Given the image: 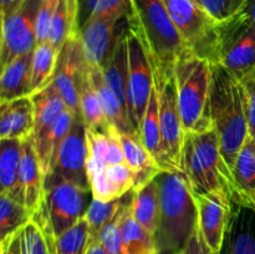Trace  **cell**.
Masks as SVG:
<instances>
[{"label": "cell", "instance_id": "29", "mask_svg": "<svg viewBox=\"0 0 255 254\" xmlns=\"http://www.w3.org/2000/svg\"><path fill=\"white\" fill-rule=\"evenodd\" d=\"M232 172L237 194L255 207V139L252 137L239 151Z\"/></svg>", "mask_w": 255, "mask_h": 254}, {"label": "cell", "instance_id": "18", "mask_svg": "<svg viewBox=\"0 0 255 254\" xmlns=\"http://www.w3.org/2000/svg\"><path fill=\"white\" fill-rule=\"evenodd\" d=\"M35 116L31 96L0 104V139L27 141L34 136Z\"/></svg>", "mask_w": 255, "mask_h": 254}, {"label": "cell", "instance_id": "19", "mask_svg": "<svg viewBox=\"0 0 255 254\" xmlns=\"http://www.w3.org/2000/svg\"><path fill=\"white\" fill-rule=\"evenodd\" d=\"M19 183L24 206L31 213V216H34L44 198L45 173L42 171L41 163H40L31 139L24 141V146H22Z\"/></svg>", "mask_w": 255, "mask_h": 254}, {"label": "cell", "instance_id": "20", "mask_svg": "<svg viewBox=\"0 0 255 254\" xmlns=\"http://www.w3.org/2000/svg\"><path fill=\"white\" fill-rule=\"evenodd\" d=\"M119 138L124 149L126 163L136 173L134 191L143 188L164 171L151 152L146 148L138 134L119 132Z\"/></svg>", "mask_w": 255, "mask_h": 254}, {"label": "cell", "instance_id": "2", "mask_svg": "<svg viewBox=\"0 0 255 254\" xmlns=\"http://www.w3.org/2000/svg\"><path fill=\"white\" fill-rule=\"evenodd\" d=\"M156 181L159 191L156 248L181 254L198 228V207L194 192L182 172L162 171Z\"/></svg>", "mask_w": 255, "mask_h": 254}, {"label": "cell", "instance_id": "5", "mask_svg": "<svg viewBox=\"0 0 255 254\" xmlns=\"http://www.w3.org/2000/svg\"><path fill=\"white\" fill-rule=\"evenodd\" d=\"M173 72L179 114L186 133H198L213 128L209 115L211 62L188 52L176 62Z\"/></svg>", "mask_w": 255, "mask_h": 254}, {"label": "cell", "instance_id": "8", "mask_svg": "<svg viewBox=\"0 0 255 254\" xmlns=\"http://www.w3.org/2000/svg\"><path fill=\"white\" fill-rule=\"evenodd\" d=\"M217 60L239 81L255 70V26L242 11L218 24Z\"/></svg>", "mask_w": 255, "mask_h": 254}, {"label": "cell", "instance_id": "7", "mask_svg": "<svg viewBox=\"0 0 255 254\" xmlns=\"http://www.w3.org/2000/svg\"><path fill=\"white\" fill-rule=\"evenodd\" d=\"M162 1L189 51L211 64H217L218 24L191 0Z\"/></svg>", "mask_w": 255, "mask_h": 254}, {"label": "cell", "instance_id": "38", "mask_svg": "<svg viewBox=\"0 0 255 254\" xmlns=\"http://www.w3.org/2000/svg\"><path fill=\"white\" fill-rule=\"evenodd\" d=\"M90 242V226L84 217L75 226L57 237L54 243V254H86Z\"/></svg>", "mask_w": 255, "mask_h": 254}, {"label": "cell", "instance_id": "46", "mask_svg": "<svg viewBox=\"0 0 255 254\" xmlns=\"http://www.w3.org/2000/svg\"><path fill=\"white\" fill-rule=\"evenodd\" d=\"M26 0H0V16L1 20L14 14Z\"/></svg>", "mask_w": 255, "mask_h": 254}, {"label": "cell", "instance_id": "30", "mask_svg": "<svg viewBox=\"0 0 255 254\" xmlns=\"http://www.w3.org/2000/svg\"><path fill=\"white\" fill-rule=\"evenodd\" d=\"M124 254H153L157 251L154 237L137 222L132 206L122 213L120 219Z\"/></svg>", "mask_w": 255, "mask_h": 254}, {"label": "cell", "instance_id": "32", "mask_svg": "<svg viewBox=\"0 0 255 254\" xmlns=\"http://www.w3.org/2000/svg\"><path fill=\"white\" fill-rule=\"evenodd\" d=\"M132 213L141 226L156 236L159 221V191L156 178L143 188L134 191Z\"/></svg>", "mask_w": 255, "mask_h": 254}, {"label": "cell", "instance_id": "50", "mask_svg": "<svg viewBox=\"0 0 255 254\" xmlns=\"http://www.w3.org/2000/svg\"><path fill=\"white\" fill-rule=\"evenodd\" d=\"M191 1H192V2H194V4L198 5V6L201 7V4H199V0H191Z\"/></svg>", "mask_w": 255, "mask_h": 254}, {"label": "cell", "instance_id": "48", "mask_svg": "<svg viewBox=\"0 0 255 254\" xmlns=\"http://www.w3.org/2000/svg\"><path fill=\"white\" fill-rule=\"evenodd\" d=\"M86 254H110V253L104 248V246L100 243L99 239L95 238V239H91V242H90V246H89V249H87Z\"/></svg>", "mask_w": 255, "mask_h": 254}, {"label": "cell", "instance_id": "22", "mask_svg": "<svg viewBox=\"0 0 255 254\" xmlns=\"http://www.w3.org/2000/svg\"><path fill=\"white\" fill-rule=\"evenodd\" d=\"M34 51L16 57L4 69L0 77V104L31 96V62Z\"/></svg>", "mask_w": 255, "mask_h": 254}, {"label": "cell", "instance_id": "45", "mask_svg": "<svg viewBox=\"0 0 255 254\" xmlns=\"http://www.w3.org/2000/svg\"><path fill=\"white\" fill-rule=\"evenodd\" d=\"M1 254H24L22 247V228L1 241Z\"/></svg>", "mask_w": 255, "mask_h": 254}, {"label": "cell", "instance_id": "27", "mask_svg": "<svg viewBox=\"0 0 255 254\" xmlns=\"http://www.w3.org/2000/svg\"><path fill=\"white\" fill-rule=\"evenodd\" d=\"M79 102L81 117L87 128L100 132L109 131L110 124L107 121L104 109H102L101 101H100L99 95L94 86V82H92L87 61L84 67V71H82L81 79H80Z\"/></svg>", "mask_w": 255, "mask_h": 254}, {"label": "cell", "instance_id": "25", "mask_svg": "<svg viewBox=\"0 0 255 254\" xmlns=\"http://www.w3.org/2000/svg\"><path fill=\"white\" fill-rule=\"evenodd\" d=\"M76 117L77 116L71 110L67 109L52 122V125L46 131L42 132L36 138L31 139L45 176L49 173L52 158H54L61 142L64 141V138L71 129Z\"/></svg>", "mask_w": 255, "mask_h": 254}, {"label": "cell", "instance_id": "1", "mask_svg": "<svg viewBox=\"0 0 255 254\" xmlns=\"http://www.w3.org/2000/svg\"><path fill=\"white\" fill-rule=\"evenodd\" d=\"M209 115L222 153L232 169L249 137L247 99L242 82L219 64H212Z\"/></svg>", "mask_w": 255, "mask_h": 254}, {"label": "cell", "instance_id": "44", "mask_svg": "<svg viewBox=\"0 0 255 254\" xmlns=\"http://www.w3.org/2000/svg\"><path fill=\"white\" fill-rule=\"evenodd\" d=\"M181 254H216V253L209 248V246L207 244V242L204 241L199 228H197L196 232L193 233V236H192V238L189 239V242L187 243V246L184 247L183 251L181 252Z\"/></svg>", "mask_w": 255, "mask_h": 254}, {"label": "cell", "instance_id": "17", "mask_svg": "<svg viewBox=\"0 0 255 254\" xmlns=\"http://www.w3.org/2000/svg\"><path fill=\"white\" fill-rule=\"evenodd\" d=\"M121 21L116 17H92L80 26L85 59L90 65L105 66L119 36L117 25Z\"/></svg>", "mask_w": 255, "mask_h": 254}, {"label": "cell", "instance_id": "12", "mask_svg": "<svg viewBox=\"0 0 255 254\" xmlns=\"http://www.w3.org/2000/svg\"><path fill=\"white\" fill-rule=\"evenodd\" d=\"M198 154L206 174L209 193L221 194L232 199L237 196L233 172L224 159L218 136L214 128L198 133H187Z\"/></svg>", "mask_w": 255, "mask_h": 254}, {"label": "cell", "instance_id": "15", "mask_svg": "<svg viewBox=\"0 0 255 254\" xmlns=\"http://www.w3.org/2000/svg\"><path fill=\"white\" fill-rule=\"evenodd\" d=\"M221 254H255V207L232 197L231 217Z\"/></svg>", "mask_w": 255, "mask_h": 254}, {"label": "cell", "instance_id": "6", "mask_svg": "<svg viewBox=\"0 0 255 254\" xmlns=\"http://www.w3.org/2000/svg\"><path fill=\"white\" fill-rule=\"evenodd\" d=\"M161 117V167L164 171L183 173V152L187 133L182 122L177 100L173 70L161 72L153 69Z\"/></svg>", "mask_w": 255, "mask_h": 254}, {"label": "cell", "instance_id": "37", "mask_svg": "<svg viewBox=\"0 0 255 254\" xmlns=\"http://www.w3.org/2000/svg\"><path fill=\"white\" fill-rule=\"evenodd\" d=\"M80 26L92 17H116L126 20L129 0H79Z\"/></svg>", "mask_w": 255, "mask_h": 254}, {"label": "cell", "instance_id": "10", "mask_svg": "<svg viewBox=\"0 0 255 254\" xmlns=\"http://www.w3.org/2000/svg\"><path fill=\"white\" fill-rule=\"evenodd\" d=\"M41 0H26L14 14L1 20L0 67L32 52L37 45L36 19Z\"/></svg>", "mask_w": 255, "mask_h": 254}, {"label": "cell", "instance_id": "9", "mask_svg": "<svg viewBox=\"0 0 255 254\" xmlns=\"http://www.w3.org/2000/svg\"><path fill=\"white\" fill-rule=\"evenodd\" d=\"M128 95L127 106L132 128L138 134L142 119L154 86V72L143 44L128 29Z\"/></svg>", "mask_w": 255, "mask_h": 254}, {"label": "cell", "instance_id": "40", "mask_svg": "<svg viewBox=\"0 0 255 254\" xmlns=\"http://www.w3.org/2000/svg\"><path fill=\"white\" fill-rule=\"evenodd\" d=\"M24 254H54L44 232L34 221H30L22 228Z\"/></svg>", "mask_w": 255, "mask_h": 254}, {"label": "cell", "instance_id": "39", "mask_svg": "<svg viewBox=\"0 0 255 254\" xmlns=\"http://www.w3.org/2000/svg\"><path fill=\"white\" fill-rule=\"evenodd\" d=\"M246 0H199L201 7L217 22L226 21L236 16L243 7Z\"/></svg>", "mask_w": 255, "mask_h": 254}, {"label": "cell", "instance_id": "36", "mask_svg": "<svg viewBox=\"0 0 255 254\" xmlns=\"http://www.w3.org/2000/svg\"><path fill=\"white\" fill-rule=\"evenodd\" d=\"M32 216L26 207L6 194L0 193V237L1 241L24 228Z\"/></svg>", "mask_w": 255, "mask_h": 254}, {"label": "cell", "instance_id": "24", "mask_svg": "<svg viewBox=\"0 0 255 254\" xmlns=\"http://www.w3.org/2000/svg\"><path fill=\"white\" fill-rule=\"evenodd\" d=\"M22 146L20 139H0V186L2 194L24 204L19 183Z\"/></svg>", "mask_w": 255, "mask_h": 254}, {"label": "cell", "instance_id": "28", "mask_svg": "<svg viewBox=\"0 0 255 254\" xmlns=\"http://www.w3.org/2000/svg\"><path fill=\"white\" fill-rule=\"evenodd\" d=\"M31 100L34 104L35 116V129L31 139H34L46 131L52 122L69 107L54 82H51L45 89L32 94Z\"/></svg>", "mask_w": 255, "mask_h": 254}, {"label": "cell", "instance_id": "4", "mask_svg": "<svg viewBox=\"0 0 255 254\" xmlns=\"http://www.w3.org/2000/svg\"><path fill=\"white\" fill-rule=\"evenodd\" d=\"M92 199L90 188L55 173L45 176L44 198L31 221L44 232L52 252L57 237L86 216Z\"/></svg>", "mask_w": 255, "mask_h": 254}, {"label": "cell", "instance_id": "13", "mask_svg": "<svg viewBox=\"0 0 255 254\" xmlns=\"http://www.w3.org/2000/svg\"><path fill=\"white\" fill-rule=\"evenodd\" d=\"M86 59L82 49L80 32L66 40L60 50L59 61L52 82L64 97L67 107L81 117L79 102V85ZM82 119V117H81Z\"/></svg>", "mask_w": 255, "mask_h": 254}, {"label": "cell", "instance_id": "11", "mask_svg": "<svg viewBox=\"0 0 255 254\" xmlns=\"http://www.w3.org/2000/svg\"><path fill=\"white\" fill-rule=\"evenodd\" d=\"M87 127L81 117H76L71 129L52 158L49 173H55L72 183L90 188L87 178Z\"/></svg>", "mask_w": 255, "mask_h": 254}, {"label": "cell", "instance_id": "43", "mask_svg": "<svg viewBox=\"0 0 255 254\" xmlns=\"http://www.w3.org/2000/svg\"><path fill=\"white\" fill-rule=\"evenodd\" d=\"M247 99V112L249 122V137L255 139V70L241 80Z\"/></svg>", "mask_w": 255, "mask_h": 254}, {"label": "cell", "instance_id": "47", "mask_svg": "<svg viewBox=\"0 0 255 254\" xmlns=\"http://www.w3.org/2000/svg\"><path fill=\"white\" fill-rule=\"evenodd\" d=\"M241 11L253 22L255 26V0H246Z\"/></svg>", "mask_w": 255, "mask_h": 254}, {"label": "cell", "instance_id": "14", "mask_svg": "<svg viewBox=\"0 0 255 254\" xmlns=\"http://www.w3.org/2000/svg\"><path fill=\"white\" fill-rule=\"evenodd\" d=\"M198 228L209 248L221 254L231 217V198L216 193L197 194Z\"/></svg>", "mask_w": 255, "mask_h": 254}, {"label": "cell", "instance_id": "34", "mask_svg": "<svg viewBox=\"0 0 255 254\" xmlns=\"http://www.w3.org/2000/svg\"><path fill=\"white\" fill-rule=\"evenodd\" d=\"M138 136L146 148L152 153V156L161 162V117H159V100L157 85L154 81L153 90L149 96L148 105H147L146 112L142 119L141 126H139ZM161 166V163H159Z\"/></svg>", "mask_w": 255, "mask_h": 254}, {"label": "cell", "instance_id": "21", "mask_svg": "<svg viewBox=\"0 0 255 254\" xmlns=\"http://www.w3.org/2000/svg\"><path fill=\"white\" fill-rule=\"evenodd\" d=\"M102 71L107 85L116 94L122 109L128 115V27L119 34L109 60L102 67Z\"/></svg>", "mask_w": 255, "mask_h": 254}, {"label": "cell", "instance_id": "33", "mask_svg": "<svg viewBox=\"0 0 255 254\" xmlns=\"http://www.w3.org/2000/svg\"><path fill=\"white\" fill-rule=\"evenodd\" d=\"M60 50L50 41L36 45L31 62V91L32 94L45 89L52 82L59 61ZM31 94V95H32Z\"/></svg>", "mask_w": 255, "mask_h": 254}, {"label": "cell", "instance_id": "16", "mask_svg": "<svg viewBox=\"0 0 255 254\" xmlns=\"http://www.w3.org/2000/svg\"><path fill=\"white\" fill-rule=\"evenodd\" d=\"M87 178L92 198L101 202L121 198L136 184V173L126 162L87 168Z\"/></svg>", "mask_w": 255, "mask_h": 254}, {"label": "cell", "instance_id": "35", "mask_svg": "<svg viewBox=\"0 0 255 254\" xmlns=\"http://www.w3.org/2000/svg\"><path fill=\"white\" fill-rule=\"evenodd\" d=\"M134 197V191H129L121 198L115 199L111 202H101L97 199H92L91 204H90L87 213L85 218L87 219L90 226V233H91V239L97 238L100 231L102 227L111 221L112 218L117 216L121 211H124L126 207L132 204Z\"/></svg>", "mask_w": 255, "mask_h": 254}, {"label": "cell", "instance_id": "41", "mask_svg": "<svg viewBox=\"0 0 255 254\" xmlns=\"http://www.w3.org/2000/svg\"><path fill=\"white\" fill-rule=\"evenodd\" d=\"M133 203V202H132ZM129 204L128 207H131ZM128 207L120 212L115 218L111 221L107 222L102 229L100 231L97 239L100 243L104 246V248L109 252L110 254H124V249H122V237H121V229H120V219H121L122 213L126 211Z\"/></svg>", "mask_w": 255, "mask_h": 254}, {"label": "cell", "instance_id": "23", "mask_svg": "<svg viewBox=\"0 0 255 254\" xmlns=\"http://www.w3.org/2000/svg\"><path fill=\"white\" fill-rule=\"evenodd\" d=\"M119 132L112 125H110L107 132L87 128V168L126 162L119 138Z\"/></svg>", "mask_w": 255, "mask_h": 254}, {"label": "cell", "instance_id": "49", "mask_svg": "<svg viewBox=\"0 0 255 254\" xmlns=\"http://www.w3.org/2000/svg\"><path fill=\"white\" fill-rule=\"evenodd\" d=\"M153 254H174L172 252H164V251H156Z\"/></svg>", "mask_w": 255, "mask_h": 254}, {"label": "cell", "instance_id": "26", "mask_svg": "<svg viewBox=\"0 0 255 254\" xmlns=\"http://www.w3.org/2000/svg\"><path fill=\"white\" fill-rule=\"evenodd\" d=\"M89 66L92 82H94V86L96 89L97 95H99V99L101 101L102 109H104V112L106 115V119L109 121V124L112 125L117 131L122 132V133H136L134 129L132 128L128 115L122 109L116 94L107 85L104 76V71H102V67L90 64Z\"/></svg>", "mask_w": 255, "mask_h": 254}, {"label": "cell", "instance_id": "3", "mask_svg": "<svg viewBox=\"0 0 255 254\" xmlns=\"http://www.w3.org/2000/svg\"><path fill=\"white\" fill-rule=\"evenodd\" d=\"M128 29L138 36L153 69L168 72L189 49L179 36L162 0H129Z\"/></svg>", "mask_w": 255, "mask_h": 254}, {"label": "cell", "instance_id": "31", "mask_svg": "<svg viewBox=\"0 0 255 254\" xmlns=\"http://www.w3.org/2000/svg\"><path fill=\"white\" fill-rule=\"evenodd\" d=\"M80 32V6L79 0H59L51 27L49 40L59 50L69 37Z\"/></svg>", "mask_w": 255, "mask_h": 254}, {"label": "cell", "instance_id": "42", "mask_svg": "<svg viewBox=\"0 0 255 254\" xmlns=\"http://www.w3.org/2000/svg\"><path fill=\"white\" fill-rule=\"evenodd\" d=\"M57 2H59V0H41V1H40L36 19L37 44L45 42L49 40L50 27H51L52 17H54Z\"/></svg>", "mask_w": 255, "mask_h": 254}]
</instances>
